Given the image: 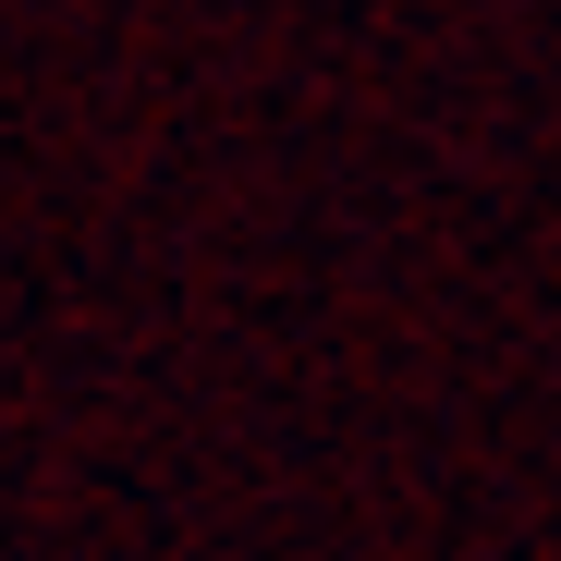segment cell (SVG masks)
I'll list each match as a JSON object with an SVG mask.
<instances>
[]
</instances>
